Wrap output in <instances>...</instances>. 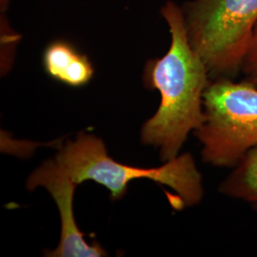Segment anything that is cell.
<instances>
[{"mask_svg": "<svg viewBox=\"0 0 257 257\" xmlns=\"http://www.w3.org/2000/svg\"><path fill=\"white\" fill-rule=\"evenodd\" d=\"M161 15L169 26L171 45L165 55L149 60L144 68V85L160 92L161 102L141 128V140L159 148L160 158L166 162L179 156L190 133L202 125L203 96L211 77L190 44L182 9L167 1Z\"/></svg>", "mask_w": 257, "mask_h": 257, "instance_id": "cell-1", "label": "cell"}, {"mask_svg": "<svg viewBox=\"0 0 257 257\" xmlns=\"http://www.w3.org/2000/svg\"><path fill=\"white\" fill-rule=\"evenodd\" d=\"M55 160L76 185L94 181L105 187L111 200H119L136 179H149L165 185L177 194V210L202 201V176L191 154H183L156 168L125 165L112 159L100 138L79 133L74 141L60 148Z\"/></svg>", "mask_w": 257, "mask_h": 257, "instance_id": "cell-2", "label": "cell"}, {"mask_svg": "<svg viewBox=\"0 0 257 257\" xmlns=\"http://www.w3.org/2000/svg\"><path fill=\"white\" fill-rule=\"evenodd\" d=\"M181 9L190 44L211 79L241 72L257 25V0H192Z\"/></svg>", "mask_w": 257, "mask_h": 257, "instance_id": "cell-3", "label": "cell"}, {"mask_svg": "<svg viewBox=\"0 0 257 257\" xmlns=\"http://www.w3.org/2000/svg\"><path fill=\"white\" fill-rule=\"evenodd\" d=\"M204 121L193 132L206 164L232 168L257 146V87L230 77L211 79L203 96Z\"/></svg>", "mask_w": 257, "mask_h": 257, "instance_id": "cell-4", "label": "cell"}, {"mask_svg": "<svg viewBox=\"0 0 257 257\" xmlns=\"http://www.w3.org/2000/svg\"><path fill=\"white\" fill-rule=\"evenodd\" d=\"M71 176L56 160H48L29 176L26 187L33 191L37 187L45 188L57 206L61 220V235L57 247L48 252L51 257L107 256V251L98 243L89 244L78 229L74 215L75 187Z\"/></svg>", "mask_w": 257, "mask_h": 257, "instance_id": "cell-5", "label": "cell"}, {"mask_svg": "<svg viewBox=\"0 0 257 257\" xmlns=\"http://www.w3.org/2000/svg\"><path fill=\"white\" fill-rule=\"evenodd\" d=\"M42 63L51 78L73 88L86 86L94 74V68L89 57L63 39L52 41L46 47Z\"/></svg>", "mask_w": 257, "mask_h": 257, "instance_id": "cell-6", "label": "cell"}, {"mask_svg": "<svg viewBox=\"0 0 257 257\" xmlns=\"http://www.w3.org/2000/svg\"><path fill=\"white\" fill-rule=\"evenodd\" d=\"M219 193L257 211V146L248 151L219 185Z\"/></svg>", "mask_w": 257, "mask_h": 257, "instance_id": "cell-7", "label": "cell"}, {"mask_svg": "<svg viewBox=\"0 0 257 257\" xmlns=\"http://www.w3.org/2000/svg\"><path fill=\"white\" fill-rule=\"evenodd\" d=\"M244 79L257 87V25L242 65Z\"/></svg>", "mask_w": 257, "mask_h": 257, "instance_id": "cell-8", "label": "cell"}]
</instances>
